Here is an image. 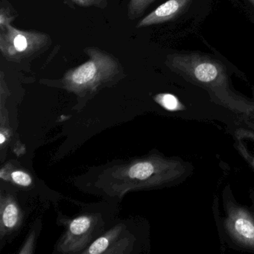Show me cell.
<instances>
[{
  "label": "cell",
  "mask_w": 254,
  "mask_h": 254,
  "mask_svg": "<svg viewBox=\"0 0 254 254\" xmlns=\"http://www.w3.org/2000/svg\"><path fill=\"white\" fill-rule=\"evenodd\" d=\"M84 52L88 60L69 69L61 80L65 90L83 97L113 85L124 77L121 63L112 55L97 47H87Z\"/></svg>",
  "instance_id": "6da1fadb"
},
{
  "label": "cell",
  "mask_w": 254,
  "mask_h": 254,
  "mask_svg": "<svg viewBox=\"0 0 254 254\" xmlns=\"http://www.w3.org/2000/svg\"><path fill=\"white\" fill-rule=\"evenodd\" d=\"M51 44L47 34L20 30L8 25L0 32V52L9 62H20L39 53Z\"/></svg>",
  "instance_id": "7a4b0ae2"
},
{
  "label": "cell",
  "mask_w": 254,
  "mask_h": 254,
  "mask_svg": "<svg viewBox=\"0 0 254 254\" xmlns=\"http://www.w3.org/2000/svg\"><path fill=\"white\" fill-rule=\"evenodd\" d=\"M98 226V219L93 215H84L74 218L59 243V252L75 254L80 252L89 243Z\"/></svg>",
  "instance_id": "3957f363"
},
{
  "label": "cell",
  "mask_w": 254,
  "mask_h": 254,
  "mask_svg": "<svg viewBox=\"0 0 254 254\" xmlns=\"http://www.w3.org/2000/svg\"><path fill=\"white\" fill-rule=\"evenodd\" d=\"M191 0H167L145 16L136 25L137 29L170 21L190 5Z\"/></svg>",
  "instance_id": "277c9868"
},
{
  "label": "cell",
  "mask_w": 254,
  "mask_h": 254,
  "mask_svg": "<svg viewBox=\"0 0 254 254\" xmlns=\"http://www.w3.org/2000/svg\"><path fill=\"white\" fill-rule=\"evenodd\" d=\"M20 219V212L17 203L11 199L2 200L1 204V227L4 230L11 231L17 228Z\"/></svg>",
  "instance_id": "5b68a950"
},
{
  "label": "cell",
  "mask_w": 254,
  "mask_h": 254,
  "mask_svg": "<svg viewBox=\"0 0 254 254\" xmlns=\"http://www.w3.org/2000/svg\"><path fill=\"white\" fill-rule=\"evenodd\" d=\"M154 1L156 0H130L127 8L129 20H134L140 17Z\"/></svg>",
  "instance_id": "8992f818"
},
{
  "label": "cell",
  "mask_w": 254,
  "mask_h": 254,
  "mask_svg": "<svg viewBox=\"0 0 254 254\" xmlns=\"http://www.w3.org/2000/svg\"><path fill=\"white\" fill-rule=\"evenodd\" d=\"M235 229L241 236L248 239H254V225L245 218H239L235 222Z\"/></svg>",
  "instance_id": "52a82bcc"
},
{
  "label": "cell",
  "mask_w": 254,
  "mask_h": 254,
  "mask_svg": "<svg viewBox=\"0 0 254 254\" xmlns=\"http://www.w3.org/2000/svg\"><path fill=\"white\" fill-rule=\"evenodd\" d=\"M155 100L162 105L163 108L169 111H175L179 108V102L173 95L169 93L159 94L156 96Z\"/></svg>",
  "instance_id": "ba28073f"
},
{
  "label": "cell",
  "mask_w": 254,
  "mask_h": 254,
  "mask_svg": "<svg viewBox=\"0 0 254 254\" xmlns=\"http://www.w3.org/2000/svg\"><path fill=\"white\" fill-rule=\"evenodd\" d=\"M11 178L13 182L21 187H29L32 183V177L21 170H15L11 172Z\"/></svg>",
  "instance_id": "9c48e42d"
},
{
  "label": "cell",
  "mask_w": 254,
  "mask_h": 254,
  "mask_svg": "<svg viewBox=\"0 0 254 254\" xmlns=\"http://www.w3.org/2000/svg\"><path fill=\"white\" fill-rule=\"evenodd\" d=\"M71 3L81 8H105L108 5V0H67Z\"/></svg>",
  "instance_id": "30bf717a"
},
{
  "label": "cell",
  "mask_w": 254,
  "mask_h": 254,
  "mask_svg": "<svg viewBox=\"0 0 254 254\" xmlns=\"http://www.w3.org/2000/svg\"><path fill=\"white\" fill-rule=\"evenodd\" d=\"M14 17L11 15L8 8H5L4 6L1 7L0 10V29L8 26L11 24V22L14 20Z\"/></svg>",
  "instance_id": "8fae6325"
},
{
  "label": "cell",
  "mask_w": 254,
  "mask_h": 254,
  "mask_svg": "<svg viewBox=\"0 0 254 254\" xmlns=\"http://www.w3.org/2000/svg\"><path fill=\"white\" fill-rule=\"evenodd\" d=\"M248 1L254 6V0H248Z\"/></svg>",
  "instance_id": "7c38bea8"
}]
</instances>
